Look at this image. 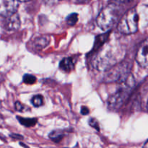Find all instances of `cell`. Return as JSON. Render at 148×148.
Masks as SVG:
<instances>
[{
	"instance_id": "19",
	"label": "cell",
	"mask_w": 148,
	"mask_h": 148,
	"mask_svg": "<svg viewBox=\"0 0 148 148\" xmlns=\"http://www.w3.org/2000/svg\"><path fill=\"white\" fill-rule=\"evenodd\" d=\"M90 111L89 109H88V108H87V107L85 106H82V108H81V114H82V115H88Z\"/></svg>"
},
{
	"instance_id": "2",
	"label": "cell",
	"mask_w": 148,
	"mask_h": 148,
	"mask_svg": "<svg viewBox=\"0 0 148 148\" xmlns=\"http://www.w3.org/2000/svg\"><path fill=\"white\" fill-rule=\"evenodd\" d=\"M120 15V8L116 3H111L100 12L97 17V24L103 30H110L117 23Z\"/></svg>"
},
{
	"instance_id": "5",
	"label": "cell",
	"mask_w": 148,
	"mask_h": 148,
	"mask_svg": "<svg viewBox=\"0 0 148 148\" xmlns=\"http://www.w3.org/2000/svg\"><path fill=\"white\" fill-rule=\"evenodd\" d=\"M110 69L109 72H108L105 77V79L107 82H124L131 75L130 74V66L128 63H119V64L114 65V68Z\"/></svg>"
},
{
	"instance_id": "12",
	"label": "cell",
	"mask_w": 148,
	"mask_h": 148,
	"mask_svg": "<svg viewBox=\"0 0 148 148\" xmlns=\"http://www.w3.org/2000/svg\"><path fill=\"white\" fill-rule=\"evenodd\" d=\"M19 122L22 125L25 127H31L36 125L37 123V119L34 118H23V117H17Z\"/></svg>"
},
{
	"instance_id": "7",
	"label": "cell",
	"mask_w": 148,
	"mask_h": 148,
	"mask_svg": "<svg viewBox=\"0 0 148 148\" xmlns=\"http://www.w3.org/2000/svg\"><path fill=\"white\" fill-rule=\"evenodd\" d=\"M136 60L140 66L148 68V38L139 47L136 55Z\"/></svg>"
},
{
	"instance_id": "22",
	"label": "cell",
	"mask_w": 148,
	"mask_h": 148,
	"mask_svg": "<svg viewBox=\"0 0 148 148\" xmlns=\"http://www.w3.org/2000/svg\"><path fill=\"white\" fill-rule=\"evenodd\" d=\"M20 145L21 146H23V147H25V148H29L28 147V146H27V145H24V143H20Z\"/></svg>"
},
{
	"instance_id": "15",
	"label": "cell",
	"mask_w": 148,
	"mask_h": 148,
	"mask_svg": "<svg viewBox=\"0 0 148 148\" xmlns=\"http://www.w3.org/2000/svg\"><path fill=\"white\" fill-rule=\"evenodd\" d=\"M78 21V14L77 13H72L66 17V23L69 25H74Z\"/></svg>"
},
{
	"instance_id": "24",
	"label": "cell",
	"mask_w": 148,
	"mask_h": 148,
	"mask_svg": "<svg viewBox=\"0 0 148 148\" xmlns=\"http://www.w3.org/2000/svg\"><path fill=\"white\" fill-rule=\"evenodd\" d=\"M147 107H148V105H147Z\"/></svg>"
},
{
	"instance_id": "1",
	"label": "cell",
	"mask_w": 148,
	"mask_h": 148,
	"mask_svg": "<svg viewBox=\"0 0 148 148\" xmlns=\"http://www.w3.org/2000/svg\"><path fill=\"white\" fill-rule=\"evenodd\" d=\"M103 47L98 51L94 59V66L98 70L108 69L113 67L119 61L121 53L117 49L116 44H103Z\"/></svg>"
},
{
	"instance_id": "14",
	"label": "cell",
	"mask_w": 148,
	"mask_h": 148,
	"mask_svg": "<svg viewBox=\"0 0 148 148\" xmlns=\"http://www.w3.org/2000/svg\"><path fill=\"white\" fill-rule=\"evenodd\" d=\"M49 137L55 143H59L63 137V133L61 131H53L49 134Z\"/></svg>"
},
{
	"instance_id": "11",
	"label": "cell",
	"mask_w": 148,
	"mask_h": 148,
	"mask_svg": "<svg viewBox=\"0 0 148 148\" xmlns=\"http://www.w3.org/2000/svg\"><path fill=\"white\" fill-rule=\"evenodd\" d=\"M59 67L62 71L69 72L74 69V62L72 58H64L59 63Z\"/></svg>"
},
{
	"instance_id": "13",
	"label": "cell",
	"mask_w": 148,
	"mask_h": 148,
	"mask_svg": "<svg viewBox=\"0 0 148 148\" xmlns=\"http://www.w3.org/2000/svg\"><path fill=\"white\" fill-rule=\"evenodd\" d=\"M31 103L35 107H40L43 104V97L41 95H36L32 98Z\"/></svg>"
},
{
	"instance_id": "8",
	"label": "cell",
	"mask_w": 148,
	"mask_h": 148,
	"mask_svg": "<svg viewBox=\"0 0 148 148\" xmlns=\"http://www.w3.org/2000/svg\"><path fill=\"white\" fill-rule=\"evenodd\" d=\"M139 17V29L148 26V5H141L136 7Z\"/></svg>"
},
{
	"instance_id": "10",
	"label": "cell",
	"mask_w": 148,
	"mask_h": 148,
	"mask_svg": "<svg viewBox=\"0 0 148 148\" xmlns=\"http://www.w3.org/2000/svg\"><path fill=\"white\" fill-rule=\"evenodd\" d=\"M49 42H50V39H49V36H40V37L35 39L33 46H34L35 48L40 50V49H43V48L49 45Z\"/></svg>"
},
{
	"instance_id": "9",
	"label": "cell",
	"mask_w": 148,
	"mask_h": 148,
	"mask_svg": "<svg viewBox=\"0 0 148 148\" xmlns=\"http://www.w3.org/2000/svg\"><path fill=\"white\" fill-rule=\"evenodd\" d=\"M7 21L5 22V27L6 29L9 30H16L20 26V19L19 16L17 14H14L10 17H7Z\"/></svg>"
},
{
	"instance_id": "4",
	"label": "cell",
	"mask_w": 148,
	"mask_h": 148,
	"mask_svg": "<svg viewBox=\"0 0 148 148\" xmlns=\"http://www.w3.org/2000/svg\"><path fill=\"white\" fill-rule=\"evenodd\" d=\"M118 30L123 34H133L139 30V17L137 10L131 9L121 17L118 25Z\"/></svg>"
},
{
	"instance_id": "21",
	"label": "cell",
	"mask_w": 148,
	"mask_h": 148,
	"mask_svg": "<svg viewBox=\"0 0 148 148\" xmlns=\"http://www.w3.org/2000/svg\"><path fill=\"white\" fill-rule=\"evenodd\" d=\"M143 148H148V140L145 143L144 145H143Z\"/></svg>"
},
{
	"instance_id": "16",
	"label": "cell",
	"mask_w": 148,
	"mask_h": 148,
	"mask_svg": "<svg viewBox=\"0 0 148 148\" xmlns=\"http://www.w3.org/2000/svg\"><path fill=\"white\" fill-rule=\"evenodd\" d=\"M23 82L27 85H33L36 82V77L34 75L26 74L23 77Z\"/></svg>"
},
{
	"instance_id": "23",
	"label": "cell",
	"mask_w": 148,
	"mask_h": 148,
	"mask_svg": "<svg viewBox=\"0 0 148 148\" xmlns=\"http://www.w3.org/2000/svg\"><path fill=\"white\" fill-rule=\"evenodd\" d=\"M17 1H30V0H17Z\"/></svg>"
},
{
	"instance_id": "20",
	"label": "cell",
	"mask_w": 148,
	"mask_h": 148,
	"mask_svg": "<svg viewBox=\"0 0 148 148\" xmlns=\"http://www.w3.org/2000/svg\"><path fill=\"white\" fill-rule=\"evenodd\" d=\"M132 0H114L115 3L116 4H119V3H126V2H130Z\"/></svg>"
},
{
	"instance_id": "3",
	"label": "cell",
	"mask_w": 148,
	"mask_h": 148,
	"mask_svg": "<svg viewBox=\"0 0 148 148\" xmlns=\"http://www.w3.org/2000/svg\"><path fill=\"white\" fill-rule=\"evenodd\" d=\"M134 86V79L132 75L126 80L120 82V86L116 92L110 97L108 100V106L111 109H117L122 106L124 101Z\"/></svg>"
},
{
	"instance_id": "18",
	"label": "cell",
	"mask_w": 148,
	"mask_h": 148,
	"mask_svg": "<svg viewBox=\"0 0 148 148\" xmlns=\"http://www.w3.org/2000/svg\"><path fill=\"white\" fill-rule=\"evenodd\" d=\"M89 124L92 127L95 128V130H99V124H98V121L96 119H90Z\"/></svg>"
},
{
	"instance_id": "17",
	"label": "cell",
	"mask_w": 148,
	"mask_h": 148,
	"mask_svg": "<svg viewBox=\"0 0 148 148\" xmlns=\"http://www.w3.org/2000/svg\"><path fill=\"white\" fill-rule=\"evenodd\" d=\"M15 109L17 110V111L22 112V111H25V110L27 109V108H26L25 106L22 104L21 103L19 102V101H17V102L15 103Z\"/></svg>"
},
{
	"instance_id": "6",
	"label": "cell",
	"mask_w": 148,
	"mask_h": 148,
	"mask_svg": "<svg viewBox=\"0 0 148 148\" xmlns=\"http://www.w3.org/2000/svg\"><path fill=\"white\" fill-rule=\"evenodd\" d=\"M18 8L17 0H0V16L8 17L15 14Z\"/></svg>"
}]
</instances>
